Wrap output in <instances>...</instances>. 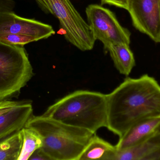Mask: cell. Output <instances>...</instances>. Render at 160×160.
I'll list each match as a JSON object with an SVG mask.
<instances>
[{
    "instance_id": "obj_17",
    "label": "cell",
    "mask_w": 160,
    "mask_h": 160,
    "mask_svg": "<svg viewBox=\"0 0 160 160\" xmlns=\"http://www.w3.org/2000/svg\"><path fill=\"white\" fill-rule=\"evenodd\" d=\"M22 101H13L0 100V116L4 113L11 110L15 106L20 104Z\"/></svg>"
},
{
    "instance_id": "obj_14",
    "label": "cell",
    "mask_w": 160,
    "mask_h": 160,
    "mask_svg": "<svg viewBox=\"0 0 160 160\" xmlns=\"http://www.w3.org/2000/svg\"><path fill=\"white\" fill-rule=\"evenodd\" d=\"M22 145L18 160H28L37 149L43 146L42 137L34 130L24 127L21 131Z\"/></svg>"
},
{
    "instance_id": "obj_1",
    "label": "cell",
    "mask_w": 160,
    "mask_h": 160,
    "mask_svg": "<svg viewBox=\"0 0 160 160\" xmlns=\"http://www.w3.org/2000/svg\"><path fill=\"white\" fill-rule=\"evenodd\" d=\"M107 101L106 128L121 138L137 123L160 116V85L147 74L127 78Z\"/></svg>"
},
{
    "instance_id": "obj_12",
    "label": "cell",
    "mask_w": 160,
    "mask_h": 160,
    "mask_svg": "<svg viewBox=\"0 0 160 160\" xmlns=\"http://www.w3.org/2000/svg\"><path fill=\"white\" fill-rule=\"evenodd\" d=\"M130 45L126 43L112 44L104 49L109 52L115 67L120 74L128 76L135 65V60Z\"/></svg>"
},
{
    "instance_id": "obj_15",
    "label": "cell",
    "mask_w": 160,
    "mask_h": 160,
    "mask_svg": "<svg viewBox=\"0 0 160 160\" xmlns=\"http://www.w3.org/2000/svg\"><path fill=\"white\" fill-rule=\"evenodd\" d=\"M22 145L21 132L0 142V160H18Z\"/></svg>"
},
{
    "instance_id": "obj_10",
    "label": "cell",
    "mask_w": 160,
    "mask_h": 160,
    "mask_svg": "<svg viewBox=\"0 0 160 160\" xmlns=\"http://www.w3.org/2000/svg\"><path fill=\"white\" fill-rule=\"evenodd\" d=\"M112 160H160V132L137 145L116 150Z\"/></svg>"
},
{
    "instance_id": "obj_16",
    "label": "cell",
    "mask_w": 160,
    "mask_h": 160,
    "mask_svg": "<svg viewBox=\"0 0 160 160\" xmlns=\"http://www.w3.org/2000/svg\"><path fill=\"white\" fill-rule=\"evenodd\" d=\"M32 36L25 34H8L0 36V41L16 46H23L28 43L38 41Z\"/></svg>"
},
{
    "instance_id": "obj_4",
    "label": "cell",
    "mask_w": 160,
    "mask_h": 160,
    "mask_svg": "<svg viewBox=\"0 0 160 160\" xmlns=\"http://www.w3.org/2000/svg\"><path fill=\"white\" fill-rule=\"evenodd\" d=\"M33 75L23 46L0 41V100L19 92Z\"/></svg>"
},
{
    "instance_id": "obj_8",
    "label": "cell",
    "mask_w": 160,
    "mask_h": 160,
    "mask_svg": "<svg viewBox=\"0 0 160 160\" xmlns=\"http://www.w3.org/2000/svg\"><path fill=\"white\" fill-rule=\"evenodd\" d=\"M51 25L33 19L22 18L13 11L0 12V36L8 34H25L46 39L55 34Z\"/></svg>"
},
{
    "instance_id": "obj_3",
    "label": "cell",
    "mask_w": 160,
    "mask_h": 160,
    "mask_svg": "<svg viewBox=\"0 0 160 160\" xmlns=\"http://www.w3.org/2000/svg\"><path fill=\"white\" fill-rule=\"evenodd\" d=\"M25 127L42 137L43 152L50 160H79L89 140L95 133L43 115H32Z\"/></svg>"
},
{
    "instance_id": "obj_2",
    "label": "cell",
    "mask_w": 160,
    "mask_h": 160,
    "mask_svg": "<svg viewBox=\"0 0 160 160\" xmlns=\"http://www.w3.org/2000/svg\"><path fill=\"white\" fill-rule=\"evenodd\" d=\"M42 115L96 133L107 126V95L77 90L50 105Z\"/></svg>"
},
{
    "instance_id": "obj_20",
    "label": "cell",
    "mask_w": 160,
    "mask_h": 160,
    "mask_svg": "<svg viewBox=\"0 0 160 160\" xmlns=\"http://www.w3.org/2000/svg\"><path fill=\"white\" fill-rule=\"evenodd\" d=\"M30 160H50L41 148L34 151L29 158Z\"/></svg>"
},
{
    "instance_id": "obj_19",
    "label": "cell",
    "mask_w": 160,
    "mask_h": 160,
    "mask_svg": "<svg viewBox=\"0 0 160 160\" xmlns=\"http://www.w3.org/2000/svg\"><path fill=\"white\" fill-rule=\"evenodd\" d=\"M16 3L13 0H0V12L13 11Z\"/></svg>"
},
{
    "instance_id": "obj_13",
    "label": "cell",
    "mask_w": 160,
    "mask_h": 160,
    "mask_svg": "<svg viewBox=\"0 0 160 160\" xmlns=\"http://www.w3.org/2000/svg\"><path fill=\"white\" fill-rule=\"evenodd\" d=\"M115 146L93 134L79 160H112L116 151Z\"/></svg>"
},
{
    "instance_id": "obj_5",
    "label": "cell",
    "mask_w": 160,
    "mask_h": 160,
    "mask_svg": "<svg viewBox=\"0 0 160 160\" xmlns=\"http://www.w3.org/2000/svg\"><path fill=\"white\" fill-rule=\"evenodd\" d=\"M44 12L59 20L66 40L82 51L91 50L96 39L88 23L70 0H35Z\"/></svg>"
},
{
    "instance_id": "obj_7",
    "label": "cell",
    "mask_w": 160,
    "mask_h": 160,
    "mask_svg": "<svg viewBox=\"0 0 160 160\" xmlns=\"http://www.w3.org/2000/svg\"><path fill=\"white\" fill-rule=\"evenodd\" d=\"M127 10L137 30L160 43V0H129Z\"/></svg>"
},
{
    "instance_id": "obj_11",
    "label": "cell",
    "mask_w": 160,
    "mask_h": 160,
    "mask_svg": "<svg viewBox=\"0 0 160 160\" xmlns=\"http://www.w3.org/2000/svg\"><path fill=\"white\" fill-rule=\"evenodd\" d=\"M160 126V116L137 123L119 138L115 145L117 150L126 149L146 141L157 132Z\"/></svg>"
},
{
    "instance_id": "obj_9",
    "label": "cell",
    "mask_w": 160,
    "mask_h": 160,
    "mask_svg": "<svg viewBox=\"0 0 160 160\" xmlns=\"http://www.w3.org/2000/svg\"><path fill=\"white\" fill-rule=\"evenodd\" d=\"M33 115L32 103L22 101L0 116V142L20 132Z\"/></svg>"
},
{
    "instance_id": "obj_18",
    "label": "cell",
    "mask_w": 160,
    "mask_h": 160,
    "mask_svg": "<svg viewBox=\"0 0 160 160\" xmlns=\"http://www.w3.org/2000/svg\"><path fill=\"white\" fill-rule=\"evenodd\" d=\"M129 0H101L102 5L108 4L114 6L128 10Z\"/></svg>"
},
{
    "instance_id": "obj_21",
    "label": "cell",
    "mask_w": 160,
    "mask_h": 160,
    "mask_svg": "<svg viewBox=\"0 0 160 160\" xmlns=\"http://www.w3.org/2000/svg\"><path fill=\"white\" fill-rule=\"evenodd\" d=\"M157 131L158 132H160V126H159V127L158 128V130H157Z\"/></svg>"
},
{
    "instance_id": "obj_6",
    "label": "cell",
    "mask_w": 160,
    "mask_h": 160,
    "mask_svg": "<svg viewBox=\"0 0 160 160\" xmlns=\"http://www.w3.org/2000/svg\"><path fill=\"white\" fill-rule=\"evenodd\" d=\"M85 11L88 24L94 38L103 44L104 49L112 44L130 45V32L120 24L111 10L100 5L90 4Z\"/></svg>"
}]
</instances>
